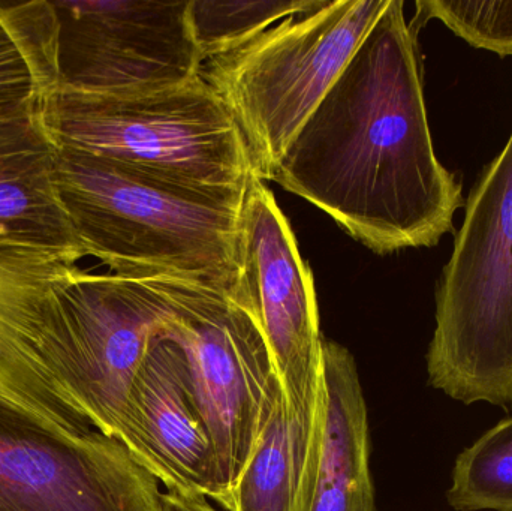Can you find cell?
<instances>
[{
    "instance_id": "6da1fadb",
    "label": "cell",
    "mask_w": 512,
    "mask_h": 511,
    "mask_svg": "<svg viewBox=\"0 0 512 511\" xmlns=\"http://www.w3.org/2000/svg\"><path fill=\"white\" fill-rule=\"evenodd\" d=\"M403 8L390 0L271 176L379 255L438 245L465 204L433 147Z\"/></svg>"
},
{
    "instance_id": "7a4b0ae2",
    "label": "cell",
    "mask_w": 512,
    "mask_h": 511,
    "mask_svg": "<svg viewBox=\"0 0 512 511\" xmlns=\"http://www.w3.org/2000/svg\"><path fill=\"white\" fill-rule=\"evenodd\" d=\"M57 194L86 257L125 278H171L230 296L242 200L177 188L57 144Z\"/></svg>"
},
{
    "instance_id": "3957f363",
    "label": "cell",
    "mask_w": 512,
    "mask_h": 511,
    "mask_svg": "<svg viewBox=\"0 0 512 511\" xmlns=\"http://www.w3.org/2000/svg\"><path fill=\"white\" fill-rule=\"evenodd\" d=\"M44 119L59 146L188 191L242 200L254 174L236 120L201 77L137 95L56 89Z\"/></svg>"
},
{
    "instance_id": "277c9868",
    "label": "cell",
    "mask_w": 512,
    "mask_h": 511,
    "mask_svg": "<svg viewBox=\"0 0 512 511\" xmlns=\"http://www.w3.org/2000/svg\"><path fill=\"white\" fill-rule=\"evenodd\" d=\"M427 369L457 401L512 408V132L466 201L436 290Z\"/></svg>"
},
{
    "instance_id": "5b68a950",
    "label": "cell",
    "mask_w": 512,
    "mask_h": 511,
    "mask_svg": "<svg viewBox=\"0 0 512 511\" xmlns=\"http://www.w3.org/2000/svg\"><path fill=\"white\" fill-rule=\"evenodd\" d=\"M388 3L321 0L203 63L200 77L236 120L256 177L271 180L289 143Z\"/></svg>"
},
{
    "instance_id": "8992f818",
    "label": "cell",
    "mask_w": 512,
    "mask_h": 511,
    "mask_svg": "<svg viewBox=\"0 0 512 511\" xmlns=\"http://www.w3.org/2000/svg\"><path fill=\"white\" fill-rule=\"evenodd\" d=\"M173 303L161 333L185 354L189 383L231 494L273 416L282 386L254 318L209 285L155 278Z\"/></svg>"
},
{
    "instance_id": "52a82bcc",
    "label": "cell",
    "mask_w": 512,
    "mask_h": 511,
    "mask_svg": "<svg viewBox=\"0 0 512 511\" xmlns=\"http://www.w3.org/2000/svg\"><path fill=\"white\" fill-rule=\"evenodd\" d=\"M230 297L264 336L291 419L315 441L322 336L315 282L276 198L252 174L237 222Z\"/></svg>"
},
{
    "instance_id": "ba28073f",
    "label": "cell",
    "mask_w": 512,
    "mask_h": 511,
    "mask_svg": "<svg viewBox=\"0 0 512 511\" xmlns=\"http://www.w3.org/2000/svg\"><path fill=\"white\" fill-rule=\"evenodd\" d=\"M57 21V89L137 95L191 83L203 59L189 0H50Z\"/></svg>"
},
{
    "instance_id": "9c48e42d",
    "label": "cell",
    "mask_w": 512,
    "mask_h": 511,
    "mask_svg": "<svg viewBox=\"0 0 512 511\" xmlns=\"http://www.w3.org/2000/svg\"><path fill=\"white\" fill-rule=\"evenodd\" d=\"M158 486L117 438L0 401V511H161Z\"/></svg>"
},
{
    "instance_id": "30bf717a",
    "label": "cell",
    "mask_w": 512,
    "mask_h": 511,
    "mask_svg": "<svg viewBox=\"0 0 512 511\" xmlns=\"http://www.w3.org/2000/svg\"><path fill=\"white\" fill-rule=\"evenodd\" d=\"M77 269L53 252L0 249V401L63 431L89 432L57 299Z\"/></svg>"
},
{
    "instance_id": "8fae6325",
    "label": "cell",
    "mask_w": 512,
    "mask_h": 511,
    "mask_svg": "<svg viewBox=\"0 0 512 511\" xmlns=\"http://www.w3.org/2000/svg\"><path fill=\"white\" fill-rule=\"evenodd\" d=\"M84 416L107 437H119L135 374L153 336L173 315L155 278L77 272L59 290Z\"/></svg>"
},
{
    "instance_id": "7c38bea8",
    "label": "cell",
    "mask_w": 512,
    "mask_h": 511,
    "mask_svg": "<svg viewBox=\"0 0 512 511\" xmlns=\"http://www.w3.org/2000/svg\"><path fill=\"white\" fill-rule=\"evenodd\" d=\"M167 491L200 495L227 507L212 438L189 383L182 348L153 336L135 374L119 437Z\"/></svg>"
},
{
    "instance_id": "4fadbf2b",
    "label": "cell",
    "mask_w": 512,
    "mask_h": 511,
    "mask_svg": "<svg viewBox=\"0 0 512 511\" xmlns=\"http://www.w3.org/2000/svg\"><path fill=\"white\" fill-rule=\"evenodd\" d=\"M44 110L0 117V249L53 252L77 264L86 255L57 194V144Z\"/></svg>"
},
{
    "instance_id": "5bb4252c",
    "label": "cell",
    "mask_w": 512,
    "mask_h": 511,
    "mask_svg": "<svg viewBox=\"0 0 512 511\" xmlns=\"http://www.w3.org/2000/svg\"><path fill=\"white\" fill-rule=\"evenodd\" d=\"M318 462L298 511H375L369 423L354 357L322 339Z\"/></svg>"
},
{
    "instance_id": "9a60e30c",
    "label": "cell",
    "mask_w": 512,
    "mask_h": 511,
    "mask_svg": "<svg viewBox=\"0 0 512 511\" xmlns=\"http://www.w3.org/2000/svg\"><path fill=\"white\" fill-rule=\"evenodd\" d=\"M57 89V21L50 0L0 2V117L44 110Z\"/></svg>"
},
{
    "instance_id": "2e32d148",
    "label": "cell",
    "mask_w": 512,
    "mask_h": 511,
    "mask_svg": "<svg viewBox=\"0 0 512 511\" xmlns=\"http://www.w3.org/2000/svg\"><path fill=\"white\" fill-rule=\"evenodd\" d=\"M313 443L289 416L280 396L233 494L230 511H298L318 462Z\"/></svg>"
},
{
    "instance_id": "e0dca14e",
    "label": "cell",
    "mask_w": 512,
    "mask_h": 511,
    "mask_svg": "<svg viewBox=\"0 0 512 511\" xmlns=\"http://www.w3.org/2000/svg\"><path fill=\"white\" fill-rule=\"evenodd\" d=\"M319 2L321 0H189V27L204 63L251 41L285 18L310 11Z\"/></svg>"
},
{
    "instance_id": "ac0fdd59",
    "label": "cell",
    "mask_w": 512,
    "mask_h": 511,
    "mask_svg": "<svg viewBox=\"0 0 512 511\" xmlns=\"http://www.w3.org/2000/svg\"><path fill=\"white\" fill-rule=\"evenodd\" d=\"M448 503L457 511H512V417L457 458Z\"/></svg>"
},
{
    "instance_id": "d6986e66",
    "label": "cell",
    "mask_w": 512,
    "mask_h": 511,
    "mask_svg": "<svg viewBox=\"0 0 512 511\" xmlns=\"http://www.w3.org/2000/svg\"><path fill=\"white\" fill-rule=\"evenodd\" d=\"M436 18L472 47L512 56V0H420L414 32Z\"/></svg>"
},
{
    "instance_id": "ffe728a7",
    "label": "cell",
    "mask_w": 512,
    "mask_h": 511,
    "mask_svg": "<svg viewBox=\"0 0 512 511\" xmlns=\"http://www.w3.org/2000/svg\"><path fill=\"white\" fill-rule=\"evenodd\" d=\"M161 511H219L209 503L206 497L200 495L182 494L177 491H167L161 495Z\"/></svg>"
}]
</instances>
